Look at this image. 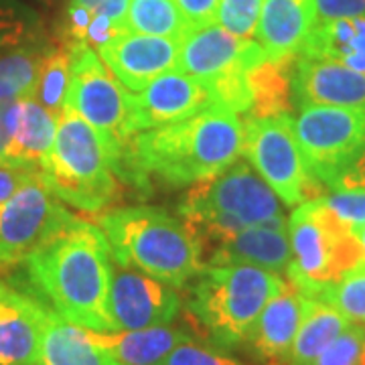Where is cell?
Returning a JSON list of instances; mask_svg holds the SVG:
<instances>
[{
    "label": "cell",
    "instance_id": "cell-1",
    "mask_svg": "<svg viewBox=\"0 0 365 365\" xmlns=\"http://www.w3.org/2000/svg\"><path fill=\"white\" fill-rule=\"evenodd\" d=\"M242 144L244 120L222 108H209L181 122L132 134L122 148L118 179L143 189L150 177L191 187L235 163Z\"/></svg>",
    "mask_w": 365,
    "mask_h": 365
},
{
    "label": "cell",
    "instance_id": "cell-2",
    "mask_svg": "<svg viewBox=\"0 0 365 365\" xmlns=\"http://www.w3.org/2000/svg\"><path fill=\"white\" fill-rule=\"evenodd\" d=\"M112 264L104 232L76 220L26 258V270L59 317L88 331H116L110 311Z\"/></svg>",
    "mask_w": 365,
    "mask_h": 365
},
{
    "label": "cell",
    "instance_id": "cell-3",
    "mask_svg": "<svg viewBox=\"0 0 365 365\" xmlns=\"http://www.w3.org/2000/svg\"><path fill=\"white\" fill-rule=\"evenodd\" d=\"M179 217L199 244L201 258L242 230L288 227L280 199L246 160L191 185L179 205Z\"/></svg>",
    "mask_w": 365,
    "mask_h": 365
},
{
    "label": "cell",
    "instance_id": "cell-4",
    "mask_svg": "<svg viewBox=\"0 0 365 365\" xmlns=\"http://www.w3.org/2000/svg\"><path fill=\"white\" fill-rule=\"evenodd\" d=\"M96 225L104 232L116 264L170 287H185L205 268L193 234L165 209L120 207L102 213Z\"/></svg>",
    "mask_w": 365,
    "mask_h": 365
},
{
    "label": "cell",
    "instance_id": "cell-5",
    "mask_svg": "<svg viewBox=\"0 0 365 365\" xmlns=\"http://www.w3.org/2000/svg\"><path fill=\"white\" fill-rule=\"evenodd\" d=\"M280 274L250 264L205 266L187 299L193 333L232 349L246 343L262 309L282 288Z\"/></svg>",
    "mask_w": 365,
    "mask_h": 365
},
{
    "label": "cell",
    "instance_id": "cell-6",
    "mask_svg": "<svg viewBox=\"0 0 365 365\" xmlns=\"http://www.w3.org/2000/svg\"><path fill=\"white\" fill-rule=\"evenodd\" d=\"M43 179L63 203L88 213L104 211L118 197V175L102 136L69 108L59 114Z\"/></svg>",
    "mask_w": 365,
    "mask_h": 365
},
{
    "label": "cell",
    "instance_id": "cell-7",
    "mask_svg": "<svg viewBox=\"0 0 365 365\" xmlns=\"http://www.w3.org/2000/svg\"><path fill=\"white\" fill-rule=\"evenodd\" d=\"M288 237L292 262L287 268V280L307 299H314L321 288L337 282L343 274L365 262L357 235L323 197L304 201L292 211Z\"/></svg>",
    "mask_w": 365,
    "mask_h": 365
},
{
    "label": "cell",
    "instance_id": "cell-8",
    "mask_svg": "<svg viewBox=\"0 0 365 365\" xmlns=\"http://www.w3.org/2000/svg\"><path fill=\"white\" fill-rule=\"evenodd\" d=\"M69 51V91L66 108L81 116L104 140L118 175L120 157L132 136L130 96L106 67L96 49L86 43H66Z\"/></svg>",
    "mask_w": 365,
    "mask_h": 365
},
{
    "label": "cell",
    "instance_id": "cell-9",
    "mask_svg": "<svg viewBox=\"0 0 365 365\" xmlns=\"http://www.w3.org/2000/svg\"><path fill=\"white\" fill-rule=\"evenodd\" d=\"M242 155L287 205L321 199L329 191L307 169L290 114L246 118Z\"/></svg>",
    "mask_w": 365,
    "mask_h": 365
},
{
    "label": "cell",
    "instance_id": "cell-10",
    "mask_svg": "<svg viewBox=\"0 0 365 365\" xmlns=\"http://www.w3.org/2000/svg\"><path fill=\"white\" fill-rule=\"evenodd\" d=\"M294 134L311 177L331 189L365 150V110L302 106Z\"/></svg>",
    "mask_w": 365,
    "mask_h": 365
},
{
    "label": "cell",
    "instance_id": "cell-11",
    "mask_svg": "<svg viewBox=\"0 0 365 365\" xmlns=\"http://www.w3.org/2000/svg\"><path fill=\"white\" fill-rule=\"evenodd\" d=\"M76 220L41 173L0 203V268L26 262Z\"/></svg>",
    "mask_w": 365,
    "mask_h": 365
},
{
    "label": "cell",
    "instance_id": "cell-12",
    "mask_svg": "<svg viewBox=\"0 0 365 365\" xmlns=\"http://www.w3.org/2000/svg\"><path fill=\"white\" fill-rule=\"evenodd\" d=\"M264 59L266 53L256 41L240 39L215 23L182 37L177 71L211 86L244 73Z\"/></svg>",
    "mask_w": 365,
    "mask_h": 365
},
{
    "label": "cell",
    "instance_id": "cell-13",
    "mask_svg": "<svg viewBox=\"0 0 365 365\" xmlns=\"http://www.w3.org/2000/svg\"><path fill=\"white\" fill-rule=\"evenodd\" d=\"M110 311L116 331L169 325L181 311V294L167 282L114 262Z\"/></svg>",
    "mask_w": 365,
    "mask_h": 365
},
{
    "label": "cell",
    "instance_id": "cell-14",
    "mask_svg": "<svg viewBox=\"0 0 365 365\" xmlns=\"http://www.w3.org/2000/svg\"><path fill=\"white\" fill-rule=\"evenodd\" d=\"M209 108L215 106L207 86L173 69L148 81L143 90L130 96L132 134L181 122Z\"/></svg>",
    "mask_w": 365,
    "mask_h": 365
},
{
    "label": "cell",
    "instance_id": "cell-15",
    "mask_svg": "<svg viewBox=\"0 0 365 365\" xmlns=\"http://www.w3.org/2000/svg\"><path fill=\"white\" fill-rule=\"evenodd\" d=\"M181 41L140 33H122L98 49L100 59L114 78L132 93L158 76L177 69Z\"/></svg>",
    "mask_w": 365,
    "mask_h": 365
},
{
    "label": "cell",
    "instance_id": "cell-16",
    "mask_svg": "<svg viewBox=\"0 0 365 365\" xmlns=\"http://www.w3.org/2000/svg\"><path fill=\"white\" fill-rule=\"evenodd\" d=\"M294 104H321L365 110V73L349 67L299 55L292 69Z\"/></svg>",
    "mask_w": 365,
    "mask_h": 365
},
{
    "label": "cell",
    "instance_id": "cell-17",
    "mask_svg": "<svg viewBox=\"0 0 365 365\" xmlns=\"http://www.w3.org/2000/svg\"><path fill=\"white\" fill-rule=\"evenodd\" d=\"M47 309L0 280V365H41Z\"/></svg>",
    "mask_w": 365,
    "mask_h": 365
},
{
    "label": "cell",
    "instance_id": "cell-18",
    "mask_svg": "<svg viewBox=\"0 0 365 365\" xmlns=\"http://www.w3.org/2000/svg\"><path fill=\"white\" fill-rule=\"evenodd\" d=\"M304 307L307 297L292 282L284 280L250 331L246 339L250 351L266 364H282L297 337Z\"/></svg>",
    "mask_w": 365,
    "mask_h": 365
},
{
    "label": "cell",
    "instance_id": "cell-19",
    "mask_svg": "<svg viewBox=\"0 0 365 365\" xmlns=\"http://www.w3.org/2000/svg\"><path fill=\"white\" fill-rule=\"evenodd\" d=\"M314 25V0H262L256 43L268 59H297Z\"/></svg>",
    "mask_w": 365,
    "mask_h": 365
},
{
    "label": "cell",
    "instance_id": "cell-20",
    "mask_svg": "<svg viewBox=\"0 0 365 365\" xmlns=\"http://www.w3.org/2000/svg\"><path fill=\"white\" fill-rule=\"evenodd\" d=\"M59 116L35 100L33 93L16 98L11 104V138L4 148L2 160L23 167H45Z\"/></svg>",
    "mask_w": 365,
    "mask_h": 365
},
{
    "label": "cell",
    "instance_id": "cell-21",
    "mask_svg": "<svg viewBox=\"0 0 365 365\" xmlns=\"http://www.w3.org/2000/svg\"><path fill=\"white\" fill-rule=\"evenodd\" d=\"M290 262H292V248H290L288 227L256 225L223 240L220 246L209 252L205 266L250 264L280 274L287 272Z\"/></svg>",
    "mask_w": 365,
    "mask_h": 365
},
{
    "label": "cell",
    "instance_id": "cell-22",
    "mask_svg": "<svg viewBox=\"0 0 365 365\" xmlns=\"http://www.w3.org/2000/svg\"><path fill=\"white\" fill-rule=\"evenodd\" d=\"M91 343L102 347L122 365H158L175 347L191 341L179 327H148L136 331H88Z\"/></svg>",
    "mask_w": 365,
    "mask_h": 365
},
{
    "label": "cell",
    "instance_id": "cell-23",
    "mask_svg": "<svg viewBox=\"0 0 365 365\" xmlns=\"http://www.w3.org/2000/svg\"><path fill=\"white\" fill-rule=\"evenodd\" d=\"M299 55L335 61L365 73V19L319 21Z\"/></svg>",
    "mask_w": 365,
    "mask_h": 365
},
{
    "label": "cell",
    "instance_id": "cell-24",
    "mask_svg": "<svg viewBox=\"0 0 365 365\" xmlns=\"http://www.w3.org/2000/svg\"><path fill=\"white\" fill-rule=\"evenodd\" d=\"M41 365H122L108 351L91 343L86 329L66 321L63 317L47 309Z\"/></svg>",
    "mask_w": 365,
    "mask_h": 365
},
{
    "label": "cell",
    "instance_id": "cell-25",
    "mask_svg": "<svg viewBox=\"0 0 365 365\" xmlns=\"http://www.w3.org/2000/svg\"><path fill=\"white\" fill-rule=\"evenodd\" d=\"M349 325L351 323L331 304L307 299L297 337L292 341V347L282 365L313 364L327 345L337 339Z\"/></svg>",
    "mask_w": 365,
    "mask_h": 365
},
{
    "label": "cell",
    "instance_id": "cell-26",
    "mask_svg": "<svg viewBox=\"0 0 365 365\" xmlns=\"http://www.w3.org/2000/svg\"><path fill=\"white\" fill-rule=\"evenodd\" d=\"M297 59H264L248 73L252 110L246 118H266L290 112L292 69Z\"/></svg>",
    "mask_w": 365,
    "mask_h": 365
},
{
    "label": "cell",
    "instance_id": "cell-27",
    "mask_svg": "<svg viewBox=\"0 0 365 365\" xmlns=\"http://www.w3.org/2000/svg\"><path fill=\"white\" fill-rule=\"evenodd\" d=\"M49 47L43 43L0 53V104L33 93Z\"/></svg>",
    "mask_w": 365,
    "mask_h": 365
},
{
    "label": "cell",
    "instance_id": "cell-28",
    "mask_svg": "<svg viewBox=\"0 0 365 365\" xmlns=\"http://www.w3.org/2000/svg\"><path fill=\"white\" fill-rule=\"evenodd\" d=\"M126 31L177 41L189 33L175 0H130Z\"/></svg>",
    "mask_w": 365,
    "mask_h": 365
},
{
    "label": "cell",
    "instance_id": "cell-29",
    "mask_svg": "<svg viewBox=\"0 0 365 365\" xmlns=\"http://www.w3.org/2000/svg\"><path fill=\"white\" fill-rule=\"evenodd\" d=\"M47 43L41 14L23 0H0V53Z\"/></svg>",
    "mask_w": 365,
    "mask_h": 365
},
{
    "label": "cell",
    "instance_id": "cell-30",
    "mask_svg": "<svg viewBox=\"0 0 365 365\" xmlns=\"http://www.w3.org/2000/svg\"><path fill=\"white\" fill-rule=\"evenodd\" d=\"M69 51L66 43L51 45L39 69V78L35 83L33 96L43 108L59 116L66 108L69 91Z\"/></svg>",
    "mask_w": 365,
    "mask_h": 365
},
{
    "label": "cell",
    "instance_id": "cell-31",
    "mask_svg": "<svg viewBox=\"0 0 365 365\" xmlns=\"http://www.w3.org/2000/svg\"><path fill=\"white\" fill-rule=\"evenodd\" d=\"M311 300L327 302L349 323L365 327V262L343 274L337 282L321 288Z\"/></svg>",
    "mask_w": 365,
    "mask_h": 365
},
{
    "label": "cell",
    "instance_id": "cell-32",
    "mask_svg": "<svg viewBox=\"0 0 365 365\" xmlns=\"http://www.w3.org/2000/svg\"><path fill=\"white\" fill-rule=\"evenodd\" d=\"M260 9L262 0H222L217 25L240 39H254Z\"/></svg>",
    "mask_w": 365,
    "mask_h": 365
},
{
    "label": "cell",
    "instance_id": "cell-33",
    "mask_svg": "<svg viewBox=\"0 0 365 365\" xmlns=\"http://www.w3.org/2000/svg\"><path fill=\"white\" fill-rule=\"evenodd\" d=\"M158 365H248L225 353L213 351L205 345H197L195 341L181 343Z\"/></svg>",
    "mask_w": 365,
    "mask_h": 365
},
{
    "label": "cell",
    "instance_id": "cell-34",
    "mask_svg": "<svg viewBox=\"0 0 365 365\" xmlns=\"http://www.w3.org/2000/svg\"><path fill=\"white\" fill-rule=\"evenodd\" d=\"M329 207L335 211L341 222H345L351 230L365 225V193L351 191H333L323 197Z\"/></svg>",
    "mask_w": 365,
    "mask_h": 365
},
{
    "label": "cell",
    "instance_id": "cell-35",
    "mask_svg": "<svg viewBox=\"0 0 365 365\" xmlns=\"http://www.w3.org/2000/svg\"><path fill=\"white\" fill-rule=\"evenodd\" d=\"M175 2L189 31L217 23L222 0H175Z\"/></svg>",
    "mask_w": 365,
    "mask_h": 365
},
{
    "label": "cell",
    "instance_id": "cell-36",
    "mask_svg": "<svg viewBox=\"0 0 365 365\" xmlns=\"http://www.w3.org/2000/svg\"><path fill=\"white\" fill-rule=\"evenodd\" d=\"M43 170L35 167H23V165H11L0 160V203L11 197L29 181L37 179Z\"/></svg>",
    "mask_w": 365,
    "mask_h": 365
},
{
    "label": "cell",
    "instance_id": "cell-37",
    "mask_svg": "<svg viewBox=\"0 0 365 365\" xmlns=\"http://www.w3.org/2000/svg\"><path fill=\"white\" fill-rule=\"evenodd\" d=\"M317 23L337 19H365V0H314Z\"/></svg>",
    "mask_w": 365,
    "mask_h": 365
},
{
    "label": "cell",
    "instance_id": "cell-38",
    "mask_svg": "<svg viewBox=\"0 0 365 365\" xmlns=\"http://www.w3.org/2000/svg\"><path fill=\"white\" fill-rule=\"evenodd\" d=\"M67 4L86 9L91 14H104L112 23L126 29V14L130 0H69Z\"/></svg>",
    "mask_w": 365,
    "mask_h": 365
},
{
    "label": "cell",
    "instance_id": "cell-39",
    "mask_svg": "<svg viewBox=\"0 0 365 365\" xmlns=\"http://www.w3.org/2000/svg\"><path fill=\"white\" fill-rule=\"evenodd\" d=\"M331 191H351V193H365V150L361 157L353 163L349 169L341 175Z\"/></svg>",
    "mask_w": 365,
    "mask_h": 365
},
{
    "label": "cell",
    "instance_id": "cell-40",
    "mask_svg": "<svg viewBox=\"0 0 365 365\" xmlns=\"http://www.w3.org/2000/svg\"><path fill=\"white\" fill-rule=\"evenodd\" d=\"M11 104H13V100L0 104V160H2L4 148L11 138Z\"/></svg>",
    "mask_w": 365,
    "mask_h": 365
},
{
    "label": "cell",
    "instance_id": "cell-41",
    "mask_svg": "<svg viewBox=\"0 0 365 365\" xmlns=\"http://www.w3.org/2000/svg\"><path fill=\"white\" fill-rule=\"evenodd\" d=\"M353 234L357 235V240H359V244H361V248H364V256H365V225L355 227V230H353Z\"/></svg>",
    "mask_w": 365,
    "mask_h": 365
},
{
    "label": "cell",
    "instance_id": "cell-42",
    "mask_svg": "<svg viewBox=\"0 0 365 365\" xmlns=\"http://www.w3.org/2000/svg\"><path fill=\"white\" fill-rule=\"evenodd\" d=\"M35 2H39V4H43L45 9H51L53 4H55V0H35Z\"/></svg>",
    "mask_w": 365,
    "mask_h": 365
},
{
    "label": "cell",
    "instance_id": "cell-43",
    "mask_svg": "<svg viewBox=\"0 0 365 365\" xmlns=\"http://www.w3.org/2000/svg\"><path fill=\"white\" fill-rule=\"evenodd\" d=\"M361 365H365V347H364V355H361Z\"/></svg>",
    "mask_w": 365,
    "mask_h": 365
}]
</instances>
